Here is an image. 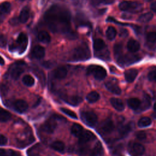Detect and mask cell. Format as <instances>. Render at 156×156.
<instances>
[{
	"label": "cell",
	"mask_w": 156,
	"mask_h": 156,
	"mask_svg": "<svg viewBox=\"0 0 156 156\" xmlns=\"http://www.w3.org/2000/svg\"><path fill=\"white\" fill-rule=\"evenodd\" d=\"M44 22L52 32L64 34L70 39L76 38L71 27V13L68 9L60 5H53L44 15Z\"/></svg>",
	"instance_id": "obj_1"
},
{
	"label": "cell",
	"mask_w": 156,
	"mask_h": 156,
	"mask_svg": "<svg viewBox=\"0 0 156 156\" xmlns=\"http://www.w3.org/2000/svg\"><path fill=\"white\" fill-rule=\"evenodd\" d=\"M91 57V52L88 46L83 43L77 46L73 52L71 60L75 62L85 61Z\"/></svg>",
	"instance_id": "obj_2"
},
{
	"label": "cell",
	"mask_w": 156,
	"mask_h": 156,
	"mask_svg": "<svg viewBox=\"0 0 156 156\" xmlns=\"http://www.w3.org/2000/svg\"><path fill=\"white\" fill-rule=\"evenodd\" d=\"M119 8L122 11L138 13L142 10V4L138 2L124 1L119 3Z\"/></svg>",
	"instance_id": "obj_3"
},
{
	"label": "cell",
	"mask_w": 156,
	"mask_h": 156,
	"mask_svg": "<svg viewBox=\"0 0 156 156\" xmlns=\"http://www.w3.org/2000/svg\"><path fill=\"white\" fill-rule=\"evenodd\" d=\"M28 43V39L27 35L24 33H21L18 35L16 43L10 46V49L11 51L18 50L20 53H23L25 51Z\"/></svg>",
	"instance_id": "obj_4"
},
{
	"label": "cell",
	"mask_w": 156,
	"mask_h": 156,
	"mask_svg": "<svg viewBox=\"0 0 156 156\" xmlns=\"http://www.w3.org/2000/svg\"><path fill=\"white\" fill-rule=\"evenodd\" d=\"M87 74H92L94 77L99 80H103L107 76V71L104 68L100 65H91L87 68Z\"/></svg>",
	"instance_id": "obj_5"
},
{
	"label": "cell",
	"mask_w": 156,
	"mask_h": 156,
	"mask_svg": "<svg viewBox=\"0 0 156 156\" xmlns=\"http://www.w3.org/2000/svg\"><path fill=\"white\" fill-rule=\"evenodd\" d=\"M140 57L138 55L135 54H122L119 58H116V62L121 65V66H123L124 65H130L133 63L136 62H138L140 60Z\"/></svg>",
	"instance_id": "obj_6"
},
{
	"label": "cell",
	"mask_w": 156,
	"mask_h": 156,
	"mask_svg": "<svg viewBox=\"0 0 156 156\" xmlns=\"http://www.w3.org/2000/svg\"><path fill=\"white\" fill-rule=\"evenodd\" d=\"M24 65L23 62H18L12 65L9 69L11 77L15 80L18 79L24 71Z\"/></svg>",
	"instance_id": "obj_7"
},
{
	"label": "cell",
	"mask_w": 156,
	"mask_h": 156,
	"mask_svg": "<svg viewBox=\"0 0 156 156\" xmlns=\"http://www.w3.org/2000/svg\"><path fill=\"white\" fill-rule=\"evenodd\" d=\"M80 117L83 122L90 127L94 126L98 121V116L93 112H83L80 114Z\"/></svg>",
	"instance_id": "obj_8"
},
{
	"label": "cell",
	"mask_w": 156,
	"mask_h": 156,
	"mask_svg": "<svg viewBox=\"0 0 156 156\" xmlns=\"http://www.w3.org/2000/svg\"><path fill=\"white\" fill-rule=\"evenodd\" d=\"M93 48L95 52H97L98 57H100L102 52L103 54L109 56V52L106 49V45L105 42L101 38H97L94 40L93 42Z\"/></svg>",
	"instance_id": "obj_9"
},
{
	"label": "cell",
	"mask_w": 156,
	"mask_h": 156,
	"mask_svg": "<svg viewBox=\"0 0 156 156\" xmlns=\"http://www.w3.org/2000/svg\"><path fill=\"white\" fill-rule=\"evenodd\" d=\"M57 121L55 118L52 116L48 119L41 126V129L48 133H52L57 127Z\"/></svg>",
	"instance_id": "obj_10"
},
{
	"label": "cell",
	"mask_w": 156,
	"mask_h": 156,
	"mask_svg": "<svg viewBox=\"0 0 156 156\" xmlns=\"http://www.w3.org/2000/svg\"><path fill=\"white\" fill-rule=\"evenodd\" d=\"M115 129V125L112 120L105 119L104 121L100 126V129L104 134H108L113 132Z\"/></svg>",
	"instance_id": "obj_11"
},
{
	"label": "cell",
	"mask_w": 156,
	"mask_h": 156,
	"mask_svg": "<svg viewBox=\"0 0 156 156\" xmlns=\"http://www.w3.org/2000/svg\"><path fill=\"white\" fill-rule=\"evenodd\" d=\"M129 149L134 155H142L145 152L144 147L138 143H130Z\"/></svg>",
	"instance_id": "obj_12"
},
{
	"label": "cell",
	"mask_w": 156,
	"mask_h": 156,
	"mask_svg": "<svg viewBox=\"0 0 156 156\" xmlns=\"http://www.w3.org/2000/svg\"><path fill=\"white\" fill-rule=\"evenodd\" d=\"M95 138L94 135L90 130H85L79 136V142L80 144H85Z\"/></svg>",
	"instance_id": "obj_13"
},
{
	"label": "cell",
	"mask_w": 156,
	"mask_h": 156,
	"mask_svg": "<svg viewBox=\"0 0 156 156\" xmlns=\"http://www.w3.org/2000/svg\"><path fill=\"white\" fill-rule=\"evenodd\" d=\"M13 107L16 112L19 113H23L27 110L28 104L23 99H18L14 102Z\"/></svg>",
	"instance_id": "obj_14"
},
{
	"label": "cell",
	"mask_w": 156,
	"mask_h": 156,
	"mask_svg": "<svg viewBox=\"0 0 156 156\" xmlns=\"http://www.w3.org/2000/svg\"><path fill=\"white\" fill-rule=\"evenodd\" d=\"M137 75H138V70L135 68L129 69L124 72L125 79L129 83H131L133 82L135 78L136 77Z\"/></svg>",
	"instance_id": "obj_15"
},
{
	"label": "cell",
	"mask_w": 156,
	"mask_h": 156,
	"mask_svg": "<svg viewBox=\"0 0 156 156\" xmlns=\"http://www.w3.org/2000/svg\"><path fill=\"white\" fill-rule=\"evenodd\" d=\"M32 54L33 57L35 58L41 59L43 58L45 55V50L43 47L40 45H37L34 48Z\"/></svg>",
	"instance_id": "obj_16"
},
{
	"label": "cell",
	"mask_w": 156,
	"mask_h": 156,
	"mask_svg": "<svg viewBox=\"0 0 156 156\" xmlns=\"http://www.w3.org/2000/svg\"><path fill=\"white\" fill-rule=\"evenodd\" d=\"M105 85L106 88L111 93L117 94V95L121 94V90L118 87V85H117V84H116L115 83L111 82V81H108V82H106Z\"/></svg>",
	"instance_id": "obj_17"
},
{
	"label": "cell",
	"mask_w": 156,
	"mask_h": 156,
	"mask_svg": "<svg viewBox=\"0 0 156 156\" xmlns=\"http://www.w3.org/2000/svg\"><path fill=\"white\" fill-rule=\"evenodd\" d=\"M67 75V69L63 66H60L55 69L54 71V77L58 80L64 79Z\"/></svg>",
	"instance_id": "obj_18"
},
{
	"label": "cell",
	"mask_w": 156,
	"mask_h": 156,
	"mask_svg": "<svg viewBox=\"0 0 156 156\" xmlns=\"http://www.w3.org/2000/svg\"><path fill=\"white\" fill-rule=\"evenodd\" d=\"M134 128V123L130 122L127 124L122 126L119 129V133L121 136H124L127 135Z\"/></svg>",
	"instance_id": "obj_19"
},
{
	"label": "cell",
	"mask_w": 156,
	"mask_h": 156,
	"mask_svg": "<svg viewBox=\"0 0 156 156\" xmlns=\"http://www.w3.org/2000/svg\"><path fill=\"white\" fill-rule=\"evenodd\" d=\"M110 103L119 112H122L124 109V105L123 102L118 98H112L110 100Z\"/></svg>",
	"instance_id": "obj_20"
},
{
	"label": "cell",
	"mask_w": 156,
	"mask_h": 156,
	"mask_svg": "<svg viewBox=\"0 0 156 156\" xmlns=\"http://www.w3.org/2000/svg\"><path fill=\"white\" fill-rule=\"evenodd\" d=\"M127 48L128 50L131 52H136L140 48V43L134 39H130L127 44Z\"/></svg>",
	"instance_id": "obj_21"
},
{
	"label": "cell",
	"mask_w": 156,
	"mask_h": 156,
	"mask_svg": "<svg viewBox=\"0 0 156 156\" xmlns=\"http://www.w3.org/2000/svg\"><path fill=\"white\" fill-rule=\"evenodd\" d=\"M30 16V9L29 7L27 6L24 7L21 11L20 16H19V20L20 22L22 23H25L27 21L29 20Z\"/></svg>",
	"instance_id": "obj_22"
},
{
	"label": "cell",
	"mask_w": 156,
	"mask_h": 156,
	"mask_svg": "<svg viewBox=\"0 0 156 156\" xmlns=\"http://www.w3.org/2000/svg\"><path fill=\"white\" fill-rule=\"evenodd\" d=\"M64 101L66 103H68L71 105H77L82 102V99L80 96H71L65 97Z\"/></svg>",
	"instance_id": "obj_23"
},
{
	"label": "cell",
	"mask_w": 156,
	"mask_h": 156,
	"mask_svg": "<svg viewBox=\"0 0 156 156\" xmlns=\"http://www.w3.org/2000/svg\"><path fill=\"white\" fill-rule=\"evenodd\" d=\"M38 40L44 43H48L51 41V37L49 34L44 30H41L38 32L37 36Z\"/></svg>",
	"instance_id": "obj_24"
},
{
	"label": "cell",
	"mask_w": 156,
	"mask_h": 156,
	"mask_svg": "<svg viewBox=\"0 0 156 156\" xmlns=\"http://www.w3.org/2000/svg\"><path fill=\"white\" fill-rule=\"evenodd\" d=\"M127 105L130 108L133 110H137L141 105V101L136 98H130L127 101Z\"/></svg>",
	"instance_id": "obj_25"
},
{
	"label": "cell",
	"mask_w": 156,
	"mask_h": 156,
	"mask_svg": "<svg viewBox=\"0 0 156 156\" xmlns=\"http://www.w3.org/2000/svg\"><path fill=\"white\" fill-rule=\"evenodd\" d=\"M83 129L82 126L77 123L74 124L72 126L71 129V133L76 137H79L80 136V135L82 133V132H83Z\"/></svg>",
	"instance_id": "obj_26"
},
{
	"label": "cell",
	"mask_w": 156,
	"mask_h": 156,
	"mask_svg": "<svg viewBox=\"0 0 156 156\" xmlns=\"http://www.w3.org/2000/svg\"><path fill=\"white\" fill-rule=\"evenodd\" d=\"M99 98H100L99 94L95 91L89 93L86 97L87 101L90 103H94L96 101H98L99 99Z\"/></svg>",
	"instance_id": "obj_27"
},
{
	"label": "cell",
	"mask_w": 156,
	"mask_h": 156,
	"mask_svg": "<svg viewBox=\"0 0 156 156\" xmlns=\"http://www.w3.org/2000/svg\"><path fill=\"white\" fill-rule=\"evenodd\" d=\"M102 150L103 149L102 144L99 141H98L96 143L94 147L93 148L90 154V156H98L102 153Z\"/></svg>",
	"instance_id": "obj_28"
},
{
	"label": "cell",
	"mask_w": 156,
	"mask_h": 156,
	"mask_svg": "<svg viewBox=\"0 0 156 156\" xmlns=\"http://www.w3.org/2000/svg\"><path fill=\"white\" fill-rule=\"evenodd\" d=\"M11 116L9 112L0 107V122H6L11 118Z\"/></svg>",
	"instance_id": "obj_29"
},
{
	"label": "cell",
	"mask_w": 156,
	"mask_h": 156,
	"mask_svg": "<svg viewBox=\"0 0 156 156\" xmlns=\"http://www.w3.org/2000/svg\"><path fill=\"white\" fill-rule=\"evenodd\" d=\"M51 147L55 151L59 152H62L65 150V144L60 141H55L53 142L51 144Z\"/></svg>",
	"instance_id": "obj_30"
},
{
	"label": "cell",
	"mask_w": 156,
	"mask_h": 156,
	"mask_svg": "<svg viewBox=\"0 0 156 156\" xmlns=\"http://www.w3.org/2000/svg\"><path fill=\"white\" fill-rule=\"evenodd\" d=\"M154 15L152 12H147L140 15L138 19V21L141 23H148L153 18Z\"/></svg>",
	"instance_id": "obj_31"
},
{
	"label": "cell",
	"mask_w": 156,
	"mask_h": 156,
	"mask_svg": "<svg viewBox=\"0 0 156 156\" xmlns=\"http://www.w3.org/2000/svg\"><path fill=\"white\" fill-rule=\"evenodd\" d=\"M11 9V4L9 2H4L0 4V13L5 15L9 13Z\"/></svg>",
	"instance_id": "obj_32"
},
{
	"label": "cell",
	"mask_w": 156,
	"mask_h": 156,
	"mask_svg": "<svg viewBox=\"0 0 156 156\" xmlns=\"http://www.w3.org/2000/svg\"><path fill=\"white\" fill-rule=\"evenodd\" d=\"M116 35V30L112 26H109L106 30V37L109 40H113Z\"/></svg>",
	"instance_id": "obj_33"
},
{
	"label": "cell",
	"mask_w": 156,
	"mask_h": 156,
	"mask_svg": "<svg viewBox=\"0 0 156 156\" xmlns=\"http://www.w3.org/2000/svg\"><path fill=\"white\" fill-rule=\"evenodd\" d=\"M152 123L151 119L149 117H143L138 122V126L140 127H146L150 126Z\"/></svg>",
	"instance_id": "obj_34"
},
{
	"label": "cell",
	"mask_w": 156,
	"mask_h": 156,
	"mask_svg": "<svg viewBox=\"0 0 156 156\" xmlns=\"http://www.w3.org/2000/svg\"><path fill=\"white\" fill-rule=\"evenodd\" d=\"M23 83L27 87H32L34 83H35V80L33 78V77H32L30 75H25L22 79Z\"/></svg>",
	"instance_id": "obj_35"
},
{
	"label": "cell",
	"mask_w": 156,
	"mask_h": 156,
	"mask_svg": "<svg viewBox=\"0 0 156 156\" xmlns=\"http://www.w3.org/2000/svg\"><path fill=\"white\" fill-rule=\"evenodd\" d=\"M114 54L116 59L122 54V46L120 43H117L114 46Z\"/></svg>",
	"instance_id": "obj_36"
},
{
	"label": "cell",
	"mask_w": 156,
	"mask_h": 156,
	"mask_svg": "<svg viewBox=\"0 0 156 156\" xmlns=\"http://www.w3.org/2000/svg\"><path fill=\"white\" fill-rule=\"evenodd\" d=\"M60 110L63 113H65V115H66L67 116H69L70 118H72L73 119H77V115L72 110H69V109H68V108H60Z\"/></svg>",
	"instance_id": "obj_37"
},
{
	"label": "cell",
	"mask_w": 156,
	"mask_h": 156,
	"mask_svg": "<svg viewBox=\"0 0 156 156\" xmlns=\"http://www.w3.org/2000/svg\"><path fill=\"white\" fill-rule=\"evenodd\" d=\"M141 104L143 105V107L142 108H144V110L149 108L150 107V105H151V101H150V98L149 96L147 95V94H146L144 97V99H143V102L141 103Z\"/></svg>",
	"instance_id": "obj_38"
},
{
	"label": "cell",
	"mask_w": 156,
	"mask_h": 156,
	"mask_svg": "<svg viewBox=\"0 0 156 156\" xmlns=\"http://www.w3.org/2000/svg\"><path fill=\"white\" fill-rule=\"evenodd\" d=\"M147 41L151 43H155L156 40V34L155 32H151L147 34L146 36Z\"/></svg>",
	"instance_id": "obj_39"
},
{
	"label": "cell",
	"mask_w": 156,
	"mask_h": 156,
	"mask_svg": "<svg viewBox=\"0 0 156 156\" xmlns=\"http://www.w3.org/2000/svg\"><path fill=\"white\" fill-rule=\"evenodd\" d=\"M136 137L140 140H144L146 138V133L144 131H139L136 133Z\"/></svg>",
	"instance_id": "obj_40"
},
{
	"label": "cell",
	"mask_w": 156,
	"mask_h": 156,
	"mask_svg": "<svg viewBox=\"0 0 156 156\" xmlns=\"http://www.w3.org/2000/svg\"><path fill=\"white\" fill-rule=\"evenodd\" d=\"M7 45V38L5 35L1 34L0 35V47L5 48Z\"/></svg>",
	"instance_id": "obj_41"
},
{
	"label": "cell",
	"mask_w": 156,
	"mask_h": 156,
	"mask_svg": "<svg viewBox=\"0 0 156 156\" xmlns=\"http://www.w3.org/2000/svg\"><path fill=\"white\" fill-rule=\"evenodd\" d=\"M155 76H156V71L155 69H153L151 71L147 76L148 79L150 81H154L155 80Z\"/></svg>",
	"instance_id": "obj_42"
},
{
	"label": "cell",
	"mask_w": 156,
	"mask_h": 156,
	"mask_svg": "<svg viewBox=\"0 0 156 156\" xmlns=\"http://www.w3.org/2000/svg\"><path fill=\"white\" fill-rule=\"evenodd\" d=\"M114 0H94V2L96 4H108L113 3Z\"/></svg>",
	"instance_id": "obj_43"
},
{
	"label": "cell",
	"mask_w": 156,
	"mask_h": 156,
	"mask_svg": "<svg viewBox=\"0 0 156 156\" xmlns=\"http://www.w3.org/2000/svg\"><path fill=\"white\" fill-rule=\"evenodd\" d=\"M7 143V138L4 135L0 134V146L5 145Z\"/></svg>",
	"instance_id": "obj_44"
},
{
	"label": "cell",
	"mask_w": 156,
	"mask_h": 156,
	"mask_svg": "<svg viewBox=\"0 0 156 156\" xmlns=\"http://www.w3.org/2000/svg\"><path fill=\"white\" fill-rule=\"evenodd\" d=\"M20 22V20H19V18H17L16 17H14L13 18H12L10 21V23L11 25H13V26H16L18 24V23Z\"/></svg>",
	"instance_id": "obj_45"
},
{
	"label": "cell",
	"mask_w": 156,
	"mask_h": 156,
	"mask_svg": "<svg viewBox=\"0 0 156 156\" xmlns=\"http://www.w3.org/2000/svg\"><path fill=\"white\" fill-rule=\"evenodd\" d=\"M9 154V156H21V154L19 152L13 150H10Z\"/></svg>",
	"instance_id": "obj_46"
},
{
	"label": "cell",
	"mask_w": 156,
	"mask_h": 156,
	"mask_svg": "<svg viewBox=\"0 0 156 156\" xmlns=\"http://www.w3.org/2000/svg\"><path fill=\"white\" fill-rule=\"evenodd\" d=\"M128 34V32H127V30H126V29H122L121 30V32H120V36L121 37H126L127 36Z\"/></svg>",
	"instance_id": "obj_47"
},
{
	"label": "cell",
	"mask_w": 156,
	"mask_h": 156,
	"mask_svg": "<svg viewBox=\"0 0 156 156\" xmlns=\"http://www.w3.org/2000/svg\"><path fill=\"white\" fill-rule=\"evenodd\" d=\"M0 156H7V153L5 149L0 148Z\"/></svg>",
	"instance_id": "obj_48"
},
{
	"label": "cell",
	"mask_w": 156,
	"mask_h": 156,
	"mask_svg": "<svg viewBox=\"0 0 156 156\" xmlns=\"http://www.w3.org/2000/svg\"><path fill=\"white\" fill-rule=\"evenodd\" d=\"M151 9L154 12H156V2H153L151 5Z\"/></svg>",
	"instance_id": "obj_49"
},
{
	"label": "cell",
	"mask_w": 156,
	"mask_h": 156,
	"mask_svg": "<svg viewBox=\"0 0 156 156\" xmlns=\"http://www.w3.org/2000/svg\"><path fill=\"white\" fill-rule=\"evenodd\" d=\"M5 18V16L1 13H0V23H2L4 21Z\"/></svg>",
	"instance_id": "obj_50"
},
{
	"label": "cell",
	"mask_w": 156,
	"mask_h": 156,
	"mask_svg": "<svg viewBox=\"0 0 156 156\" xmlns=\"http://www.w3.org/2000/svg\"><path fill=\"white\" fill-rule=\"evenodd\" d=\"M4 64V59L0 56V65H3Z\"/></svg>",
	"instance_id": "obj_51"
},
{
	"label": "cell",
	"mask_w": 156,
	"mask_h": 156,
	"mask_svg": "<svg viewBox=\"0 0 156 156\" xmlns=\"http://www.w3.org/2000/svg\"><path fill=\"white\" fill-rule=\"evenodd\" d=\"M145 1H147V2H150V1H152V0H144Z\"/></svg>",
	"instance_id": "obj_52"
},
{
	"label": "cell",
	"mask_w": 156,
	"mask_h": 156,
	"mask_svg": "<svg viewBox=\"0 0 156 156\" xmlns=\"http://www.w3.org/2000/svg\"><path fill=\"white\" fill-rule=\"evenodd\" d=\"M21 1H26V0H21Z\"/></svg>",
	"instance_id": "obj_53"
}]
</instances>
